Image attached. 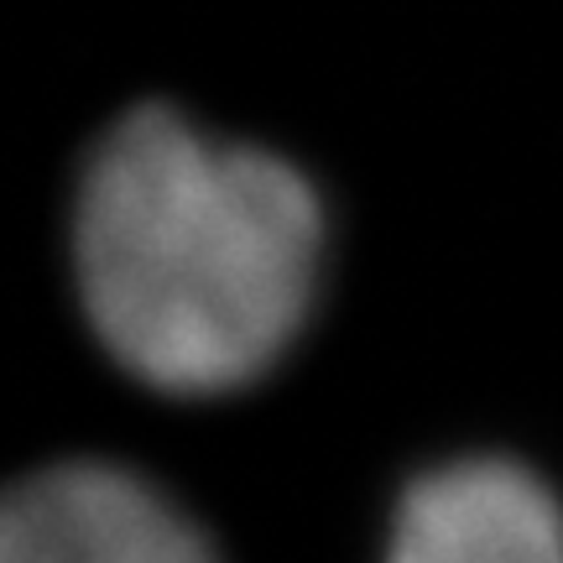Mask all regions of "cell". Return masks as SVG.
<instances>
[{"label": "cell", "instance_id": "cell-3", "mask_svg": "<svg viewBox=\"0 0 563 563\" xmlns=\"http://www.w3.org/2000/svg\"><path fill=\"white\" fill-rule=\"evenodd\" d=\"M382 563H563V501L501 454L443 460L397 496Z\"/></svg>", "mask_w": 563, "mask_h": 563}, {"label": "cell", "instance_id": "cell-1", "mask_svg": "<svg viewBox=\"0 0 563 563\" xmlns=\"http://www.w3.org/2000/svg\"><path fill=\"white\" fill-rule=\"evenodd\" d=\"M68 241L84 319L125 376L230 397L302 334L329 220L287 157L152 100L89 146Z\"/></svg>", "mask_w": 563, "mask_h": 563}, {"label": "cell", "instance_id": "cell-2", "mask_svg": "<svg viewBox=\"0 0 563 563\" xmlns=\"http://www.w3.org/2000/svg\"><path fill=\"white\" fill-rule=\"evenodd\" d=\"M0 563H220L162 485L110 460H63L5 496Z\"/></svg>", "mask_w": 563, "mask_h": 563}]
</instances>
